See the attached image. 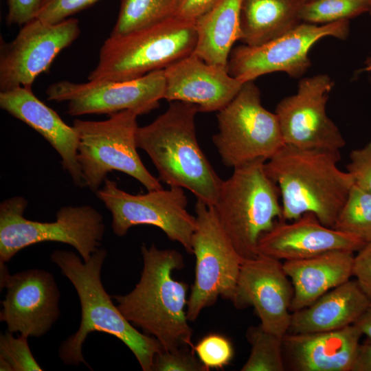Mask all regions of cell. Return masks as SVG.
<instances>
[{"mask_svg":"<svg viewBox=\"0 0 371 371\" xmlns=\"http://www.w3.org/2000/svg\"><path fill=\"white\" fill-rule=\"evenodd\" d=\"M106 256L107 251L103 248H99L84 262L72 251L56 250L50 256L51 260L74 285L81 306L80 327L62 342L59 357L67 365H87L82 353V344L89 333L102 332L122 341L144 371H152L154 358L163 347L155 337L136 330L105 291L100 273Z\"/></svg>","mask_w":371,"mask_h":371,"instance_id":"obj_1","label":"cell"},{"mask_svg":"<svg viewBox=\"0 0 371 371\" xmlns=\"http://www.w3.org/2000/svg\"><path fill=\"white\" fill-rule=\"evenodd\" d=\"M141 251L144 266L139 281L128 294L112 296L117 308L132 324L155 337L163 350L192 347V329L185 311L188 285L172 276L184 267L183 256L154 244L142 245Z\"/></svg>","mask_w":371,"mask_h":371,"instance_id":"obj_2","label":"cell"},{"mask_svg":"<svg viewBox=\"0 0 371 371\" xmlns=\"http://www.w3.org/2000/svg\"><path fill=\"white\" fill-rule=\"evenodd\" d=\"M339 150L302 149L284 145L265 164L277 184L282 200V221L313 213L325 226L333 227L354 185L352 175L341 170Z\"/></svg>","mask_w":371,"mask_h":371,"instance_id":"obj_3","label":"cell"},{"mask_svg":"<svg viewBox=\"0 0 371 371\" xmlns=\"http://www.w3.org/2000/svg\"><path fill=\"white\" fill-rule=\"evenodd\" d=\"M195 104L170 102L166 111L151 123L138 127V148L148 155L159 179L170 187L190 191L199 201L216 203L223 179L217 175L197 140Z\"/></svg>","mask_w":371,"mask_h":371,"instance_id":"obj_4","label":"cell"},{"mask_svg":"<svg viewBox=\"0 0 371 371\" xmlns=\"http://www.w3.org/2000/svg\"><path fill=\"white\" fill-rule=\"evenodd\" d=\"M195 21L175 16L155 25L110 36L89 80L126 81L164 69L194 53Z\"/></svg>","mask_w":371,"mask_h":371,"instance_id":"obj_5","label":"cell"},{"mask_svg":"<svg viewBox=\"0 0 371 371\" xmlns=\"http://www.w3.org/2000/svg\"><path fill=\"white\" fill-rule=\"evenodd\" d=\"M263 160L234 168L223 180L214 206L225 234L244 259L258 256L260 236L282 220L277 184L267 175Z\"/></svg>","mask_w":371,"mask_h":371,"instance_id":"obj_6","label":"cell"},{"mask_svg":"<svg viewBox=\"0 0 371 371\" xmlns=\"http://www.w3.org/2000/svg\"><path fill=\"white\" fill-rule=\"evenodd\" d=\"M27 201L21 196L0 204V262H9L21 249L43 242L70 245L84 262L88 261L102 240V215L89 205L60 207L54 222H39L23 216Z\"/></svg>","mask_w":371,"mask_h":371,"instance_id":"obj_7","label":"cell"},{"mask_svg":"<svg viewBox=\"0 0 371 371\" xmlns=\"http://www.w3.org/2000/svg\"><path fill=\"white\" fill-rule=\"evenodd\" d=\"M139 115L134 110H124L102 121L74 120L73 127L78 136V161L85 186L91 191L96 192L107 174L113 170L132 177L148 191L163 188L137 151Z\"/></svg>","mask_w":371,"mask_h":371,"instance_id":"obj_8","label":"cell"},{"mask_svg":"<svg viewBox=\"0 0 371 371\" xmlns=\"http://www.w3.org/2000/svg\"><path fill=\"white\" fill-rule=\"evenodd\" d=\"M218 131L212 142L222 163L231 168L271 159L285 145L278 117L261 104L254 81L244 82L233 100L216 114Z\"/></svg>","mask_w":371,"mask_h":371,"instance_id":"obj_9","label":"cell"},{"mask_svg":"<svg viewBox=\"0 0 371 371\" xmlns=\"http://www.w3.org/2000/svg\"><path fill=\"white\" fill-rule=\"evenodd\" d=\"M194 210L197 227L192 245L195 278L186 308L190 322L219 297L232 300L244 260L221 225L214 206L197 200Z\"/></svg>","mask_w":371,"mask_h":371,"instance_id":"obj_10","label":"cell"},{"mask_svg":"<svg viewBox=\"0 0 371 371\" xmlns=\"http://www.w3.org/2000/svg\"><path fill=\"white\" fill-rule=\"evenodd\" d=\"M95 194L111 212V228L116 236H124L133 226L153 225L180 243L188 254H193L196 218L187 210L188 201L183 188L170 187L133 194L106 178Z\"/></svg>","mask_w":371,"mask_h":371,"instance_id":"obj_11","label":"cell"},{"mask_svg":"<svg viewBox=\"0 0 371 371\" xmlns=\"http://www.w3.org/2000/svg\"><path fill=\"white\" fill-rule=\"evenodd\" d=\"M349 21L326 24L301 23L283 35L259 46L240 45L231 51L227 71L243 82L272 72H285L293 78L302 76L311 66L308 52L319 39L333 36L345 39Z\"/></svg>","mask_w":371,"mask_h":371,"instance_id":"obj_12","label":"cell"},{"mask_svg":"<svg viewBox=\"0 0 371 371\" xmlns=\"http://www.w3.org/2000/svg\"><path fill=\"white\" fill-rule=\"evenodd\" d=\"M165 88L164 69H160L126 81L63 80L51 85L45 93L48 100L67 102V113L72 116L111 115L124 110H134L140 115L159 107Z\"/></svg>","mask_w":371,"mask_h":371,"instance_id":"obj_13","label":"cell"},{"mask_svg":"<svg viewBox=\"0 0 371 371\" xmlns=\"http://www.w3.org/2000/svg\"><path fill=\"white\" fill-rule=\"evenodd\" d=\"M80 33L78 21L73 18L55 24L35 18L24 24L10 43L1 41L0 91L32 88L36 77Z\"/></svg>","mask_w":371,"mask_h":371,"instance_id":"obj_14","label":"cell"},{"mask_svg":"<svg viewBox=\"0 0 371 371\" xmlns=\"http://www.w3.org/2000/svg\"><path fill=\"white\" fill-rule=\"evenodd\" d=\"M334 82L326 74L300 80L295 94L282 99L276 114L286 145L302 149L337 150L346 142L328 117L326 105Z\"/></svg>","mask_w":371,"mask_h":371,"instance_id":"obj_15","label":"cell"},{"mask_svg":"<svg viewBox=\"0 0 371 371\" xmlns=\"http://www.w3.org/2000/svg\"><path fill=\"white\" fill-rule=\"evenodd\" d=\"M0 269L1 289H6L0 321L12 333L44 335L60 315V293L54 276L39 269L10 274L5 263Z\"/></svg>","mask_w":371,"mask_h":371,"instance_id":"obj_16","label":"cell"},{"mask_svg":"<svg viewBox=\"0 0 371 371\" xmlns=\"http://www.w3.org/2000/svg\"><path fill=\"white\" fill-rule=\"evenodd\" d=\"M293 296L279 260L263 255L243 260L232 302L238 308L252 306L266 331L282 337L288 332Z\"/></svg>","mask_w":371,"mask_h":371,"instance_id":"obj_17","label":"cell"},{"mask_svg":"<svg viewBox=\"0 0 371 371\" xmlns=\"http://www.w3.org/2000/svg\"><path fill=\"white\" fill-rule=\"evenodd\" d=\"M164 69V99L195 104L203 113L224 108L244 83L232 76L226 66L207 63L194 53Z\"/></svg>","mask_w":371,"mask_h":371,"instance_id":"obj_18","label":"cell"},{"mask_svg":"<svg viewBox=\"0 0 371 371\" xmlns=\"http://www.w3.org/2000/svg\"><path fill=\"white\" fill-rule=\"evenodd\" d=\"M291 221L278 220L262 234L257 244L258 255L292 260L333 250L358 251L366 245L352 235L324 225L311 212Z\"/></svg>","mask_w":371,"mask_h":371,"instance_id":"obj_19","label":"cell"},{"mask_svg":"<svg viewBox=\"0 0 371 371\" xmlns=\"http://www.w3.org/2000/svg\"><path fill=\"white\" fill-rule=\"evenodd\" d=\"M0 107L41 135L60 155L63 168L75 186H85L78 161V136L73 126L65 123L30 87H16L0 91Z\"/></svg>","mask_w":371,"mask_h":371,"instance_id":"obj_20","label":"cell"},{"mask_svg":"<svg viewBox=\"0 0 371 371\" xmlns=\"http://www.w3.org/2000/svg\"><path fill=\"white\" fill-rule=\"evenodd\" d=\"M362 335L355 324L326 332L286 333L282 337L286 368L352 371Z\"/></svg>","mask_w":371,"mask_h":371,"instance_id":"obj_21","label":"cell"},{"mask_svg":"<svg viewBox=\"0 0 371 371\" xmlns=\"http://www.w3.org/2000/svg\"><path fill=\"white\" fill-rule=\"evenodd\" d=\"M355 256L354 251L339 249L285 260L284 270L293 287L290 311L294 312L310 306L330 290L350 280Z\"/></svg>","mask_w":371,"mask_h":371,"instance_id":"obj_22","label":"cell"},{"mask_svg":"<svg viewBox=\"0 0 371 371\" xmlns=\"http://www.w3.org/2000/svg\"><path fill=\"white\" fill-rule=\"evenodd\" d=\"M371 298L355 280L330 290L310 306L291 313L287 333L331 331L354 324L368 308Z\"/></svg>","mask_w":371,"mask_h":371,"instance_id":"obj_23","label":"cell"},{"mask_svg":"<svg viewBox=\"0 0 371 371\" xmlns=\"http://www.w3.org/2000/svg\"><path fill=\"white\" fill-rule=\"evenodd\" d=\"M242 1L216 0L196 19L194 54L207 63L227 66L233 45L240 38Z\"/></svg>","mask_w":371,"mask_h":371,"instance_id":"obj_24","label":"cell"},{"mask_svg":"<svg viewBox=\"0 0 371 371\" xmlns=\"http://www.w3.org/2000/svg\"><path fill=\"white\" fill-rule=\"evenodd\" d=\"M304 0H243L240 38L244 45L256 47L273 40L300 23Z\"/></svg>","mask_w":371,"mask_h":371,"instance_id":"obj_25","label":"cell"},{"mask_svg":"<svg viewBox=\"0 0 371 371\" xmlns=\"http://www.w3.org/2000/svg\"><path fill=\"white\" fill-rule=\"evenodd\" d=\"M182 0H122L111 35L148 27L177 16Z\"/></svg>","mask_w":371,"mask_h":371,"instance_id":"obj_26","label":"cell"},{"mask_svg":"<svg viewBox=\"0 0 371 371\" xmlns=\"http://www.w3.org/2000/svg\"><path fill=\"white\" fill-rule=\"evenodd\" d=\"M246 337L251 346L241 371H284L282 337L266 331L261 325L249 327Z\"/></svg>","mask_w":371,"mask_h":371,"instance_id":"obj_27","label":"cell"},{"mask_svg":"<svg viewBox=\"0 0 371 371\" xmlns=\"http://www.w3.org/2000/svg\"><path fill=\"white\" fill-rule=\"evenodd\" d=\"M333 228L370 243L371 194L354 184Z\"/></svg>","mask_w":371,"mask_h":371,"instance_id":"obj_28","label":"cell"},{"mask_svg":"<svg viewBox=\"0 0 371 371\" xmlns=\"http://www.w3.org/2000/svg\"><path fill=\"white\" fill-rule=\"evenodd\" d=\"M368 0H311L300 8L301 21L313 24H326L348 20L369 12Z\"/></svg>","mask_w":371,"mask_h":371,"instance_id":"obj_29","label":"cell"},{"mask_svg":"<svg viewBox=\"0 0 371 371\" xmlns=\"http://www.w3.org/2000/svg\"><path fill=\"white\" fill-rule=\"evenodd\" d=\"M12 334L7 331L0 337V370H42L31 352L28 337L20 335L14 337Z\"/></svg>","mask_w":371,"mask_h":371,"instance_id":"obj_30","label":"cell"},{"mask_svg":"<svg viewBox=\"0 0 371 371\" xmlns=\"http://www.w3.org/2000/svg\"><path fill=\"white\" fill-rule=\"evenodd\" d=\"M191 348L207 370L223 369L230 363L234 356L231 341L218 333L205 335Z\"/></svg>","mask_w":371,"mask_h":371,"instance_id":"obj_31","label":"cell"},{"mask_svg":"<svg viewBox=\"0 0 371 371\" xmlns=\"http://www.w3.org/2000/svg\"><path fill=\"white\" fill-rule=\"evenodd\" d=\"M194 350L182 347L172 350H162L153 360L152 371H206Z\"/></svg>","mask_w":371,"mask_h":371,"instance_id":"obj_32","label":"cell"},{"mask_svg":"<svg viewBox=\"0 0 371 371\" xmlns=\"http://www.w3.org/2000/svg\"><path fill=\"white\" fill-rule=\"evenodd\" d=\"M98 1L99 0H41L36 18L46 23L55 24L87 8Z\"/></svg>","mask_w":371,"mask_h":371,"instance_id":"obj_33","label":"cell"},{"mask_svg":"<svg viewBox=\"0 0 371 371\" xmlns=\"http://www.w3.org/2000/svg\"><path fill=\"white\" fill-rule=\"evenodd\" d=\"M346 168L353 178L354 184L371 194V142L350 152V162Z\"/></svg>","mask_w":371,"mask_h":371,"instance_id":"obj_34","label":"cell"},{"mask_svg":"<svg viewBox=\"0 0 371 371\" xmlns=\"http://www.w3.org/2000/svg\"><path fill=\"white\" fill-rule=\"evenodd\" d=\"M8 25H24L37 17L41 0H6Z\"/></svg>","mask_w":371,"mask_h":371,"instance_id":"obj_35","label":"cell"},{"mask_svg":"<svg viewBox=\"0 0 371 371\" xmlns=\"http://www.w3.org/2000/svg\"><path fill=\"white\" fill-rule=\"evenodd\" d=\"M353 276L371 298V242L366 244L355 256Z\"/></svg>","mask_w":371,"mask_h":371,"instance_id":"obj_36","label":"cell"},{"mask_svg":"<svg viewBox=\"0 0 371 371\" xmlns=\"http://www.w3.org/2000/svg\"><path fill=\"white\" fill-rule=\"evenodd\" d=\"M216 0H182L177 16L196 21Z\"/></svg>","mask_w":371,"mask_h":371,"instance_id":"obj_37","label":"cell"},{"mask_svg":"<svg viewBox=\"0 0 371 371\" xmlns=\"http://www.w3.org/2000/svg\"><path fill=\"white\" fill-rule=\"evenodd\" d=\"M352 371H371V342L359 344Z\"/></svg>","mask_w":371,"mask_h":371,"instance_id":"obj_38","label":"cell"},{"mask_svg":"<svg viewBox=\"0 0 371 371\" xmlns=\"http://www.w3.org/2000/svg\"><path fill=\"white\" fill-rule=\"evenodd\" d=\"M354 324L371 342V302L366 311Z\"/></svg>","mask_w":371,"mask_h":371,"instance_id":"obj_39","label":"cell"},{"mask_svg":"<svg viewBox=\"0 0 371 371\" xmlns=\"http://www.w3.org/2000/svg\"><path fill=\"white\" fill-rule=\"evenodd\" d=\"M367 71H371V64H368V67L366 68Z\"/></svg>","mask_w":371,"mask_h":371,"instance_id":"obj_40","label":"cell"},{"mask_svg":"<svg viewBox=\"0 0 371 371\" xmlns=\"http://www.w3.org/2000/svg\"><path fill=\"white\" fill-rule=\"evenodd\" d=\"M368 1H369V5H370L369 13L371 14V0H368Z\"/></svg>","mask_w":371,"mask_h":371,"instance_id":"obj_41","label":"cell"},{"mask_svg":"<svg viewBox=\"0 0 371 371\" xmlns=\"http://www.w3.org/2000/svg\"><path fill=\"white\" fill-rule=\"evenodd\" d=\"M369 64H371V58L368 60Z\"/></svg>","mask_w":371,"mask_h":371,"instance_id":"obj_42","label":"cell"},{"mask_svg":"<svg viewBox=\"0 0 371 371\" xmlns=\"http://www.w3.org/2000/svg\"><path fill=\"white\" fill-rule=\"evenodd\" d=\"M305 1H311V0H304Z\"/></svg>","mask_w":371,"mask_h":371,"instance_id":"obj_43","label":"cell"}]
</instances>
